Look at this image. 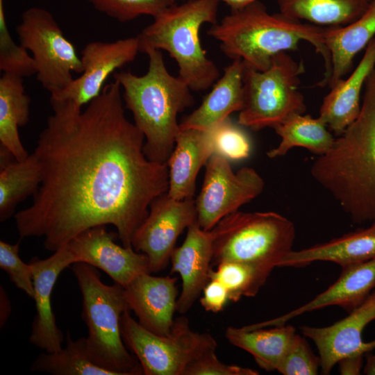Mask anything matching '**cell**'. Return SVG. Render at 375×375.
Listing matches in <instances>:
<instances>
[{"label":"cell","mask_w":375,"mask_h":375,"mask_svg":"<svg viewBox=\"0 0 375 375\" xmlns=\"http://www.w3.org/2000/svg\"><path fill=\"white\" fill-rule=\"evenodd\" d=\"M115 80L85 110L50 99L53 113L33 151L42 182L33 203L15 215L21 238H44L56 251L84 231L113 225L122 244L132 247L151 203L167 192V163L149 160L144 136L126 117Z\"/></svg>","instance_id":"obj_1"},{"label":"cell","mask_w":375,"mask_h":375,"mask_svg":"<svg viewBox=\"0 0 375 375\" xmlns=\"http://www.w3.org/2000/svg\"><path fill=\"white\" fill-rule=\"evenodd\" d=\"M310 173L353 223L375 220V65L358 117L315 160Z\"/></svg>","instance_id":"obj_2"},{"label":"cell","mask_w":375,"mask_h":375,"mask_svg":"<svg viewBox=\"0 0 375 375\" xmlns=\"http://www.w3.org/2000/svg\"><path fill=\"white\" fill-rule=\"evenodd\" d=\"M325 28L291 19L280 13L270 14L256 1L231 12L208 30L209 36L220 43L222 51L232 60L240 59L247 67L264 71L279 53L295 50L308 42L324 62V76L318 85L325 87L331 63L325 44Z\"/></svg>","instance_id":"obj_3"},{"label":"cell","mask_w":375,"mask_h":375,"mask_svg":"<svg viewBox=\"0 0 375 375\" xmlns=\"http://www.w3.org/2000/svg\"><path fill=\"white\" fill-rule=\"evenodd\" d=\"M149 58L144 75L121 72L113 74L122 90L124 107L144 136V151L154 162L167 163L180 131L178 115L192 106L191 89L178 76L168 72L160 50L145 47Z\"/></svg>","instance_id":"obj_4"},{"label":"cell","mask_w":375,"mask_h":375,"mask_svg":"<svg viewBox=\"0 0 375 375\" xmlns=\"http://www.w3.org/2000/svg\"><path fill=\"white\" fill-rule=\"evenodd\" d=\"M218 3L219 0H188L167 8L137 35L140 52L145 47L167 51L191 90H208L219 72L203 48L199 31L205 23H217Z\"/></svg>","instance_id":"obj_5"},{"label":"cell","mask_w":375,"mask_h":375,"mask_svg":"<svg viewBox=\"0 0 375 375\" xmlns=\"http://www.w3.org/2000/svg\"><path fill=\"white\" fill-rule=\"evenodd\" d=\"M71 266L83 297V318L88 330L86 342L92 356L117 375L143 374L121 334V317L129 309L124 288L116 283H103L97 268L88 264L76 262Z\"/></svg>","instance_id":"obj_6"},{"label":"cell","mask_w":375,"mask_h":375,"mask_svg":"<svg viewBox=\"0 0 375 375\" xmlns=\"http://www.w3.org/2000/svg\"><path fill=\"white\" fill-rule=\"evenodd\" d=\"M212 265L225 261L250 264L269 272L292 251L295 226L287 217L274 212L236 211L210 230Z\"/></svg>","instance_id":"obj_7"},{"label":"cell","mask_w":375,"mask_h":375,"mask_svg":"<svg viewBox=\"0 0 375 375\" xmlns=\"http://www.w3.org/2000/svg\"><path fill=\"white\" fill-rule=\"evenodd\" d=\"M305 72L287 51L276 55L271 66L258 71L245 66L243 74L244 106L238 123L258 131L275 127L294 114H303L306 106L299 90Z\"/></svg>","instance_id":"obj_8"},{"label":"cell","mask_w":375,"mask_h":375,"mask_svg":"<svg viewBox=\"0 0 375 375\" xmlns=\"http://www.w3.org/2000/svg\"><path fill=\"white\" fill-rule=\"evenodd\" d=\"M128 309L120 321L126 347L135 355L145 375H184L187 367L204 353L216 350L215 339L193 331L184 316L174 319L167 335L155 334L133 318Z\"/></svg>","instance_id":"obj_9"},{"label":"cell","mask_w":375,"mask_h":375,"mask_svg":"<svg viewBox=\"0 0 375 375\" xmlns=\"http://www.w3.org/2000/svg\"><path fill=\"white\" fill-rule=\"evenodd\" d=\"M16 32L20 44L33 55L37 80L51 96L69 86L74 80L73 72H83L76 47L46 9L32 7L26 10Z\"/></svg>","instance_id":"obj_10"},{"label":"cell","mask_w":375,"mask_h":375,"mask_svg":"<svg viewBox=\"0 0 375 375\" xmlns=\"http://www.w3.org/2000/svg\"><path fill=\"white\" fill-rule=\"evenodd\" d=\"M199 195L195 200L197 222L210 231L226 216L257 197L265 183L253 168L244 167L234 172L229 160L213 153L206 164Z\"/></svg>","instance_id":"obj_11"},{"label":"cell","mask_w":375,"mask_h":375,"mask_svg":"<svg viewBox=\"0 0 375 375\" xmlns=\"http://www.w3.org/2000/svg\"><path fill=\"white\" fill-rule=\"evenodd\" d=\"M196 221L193 197L176 200L166 192L153 201L132 239L133 248L147 257L151 273L167 266L178 236Z\"/></svg>","instance_id":"obj_12"},{"label":"cell","mask_w":375,"mask_h":375,"mask_svg":"<svg viewBox=\"0 0 375 375\" xmlns=\"http://www.w3.org/2000/svg\"><path fill=\"white\" fill-rule=\"evenodd\" d=\"M301 333L315 344L323 374L342 359L365 356L375 349V290L349 315L325 327L303 326Z\"/></svg>","instance_id":"obj_13"},{"label":"cell","mask_w":375,"mask_h":375,"mask_svg":"<svg viewBox=\"0 0 375 375\" xmlns=\"http://www.w3.org/2000/svg\"><path fill=\"white\" fill-rule=\"evenodd\" d=\"M140 51L138 37L113 42L93 41L81 51L83 72L69 86L50 99L69 100L82 108L97 97L114 72L133 62Z\"/></svg>","instance_id":"obj_14"},{"label":"cell","mask_w":375,"mask_h":375,"mask_svg":"<svg viewBox=\"0 0 375 375\" xmlns=\"http://www.w3.org/2000/svg\"><path fill=\"white\" fill-rule=\"evenodd\" d=\"M117 238V233L108 231L103 225L84 231L66 244L78 262L100 269L125 288L137 276L151 273L149 263L144 253L116 244Z\"/></svg>","instance_id":"obj_15"},{"label":"cell","mask_w":375,"mask_h":375,"mask_svg":"<svg viewBox=\"0 0 375 375\" xmlns=\"http://www.w3.org/2000/svg\"><path fill=\"white\" fill-rule=\"evenodd\" d=\"M76 262L78 260L67 244L46 259L34 257L28 262L33 272L35 307L29 342L46 352H55L62 348L64 336L56 322L51 295L60 274Z\"/></svg>","instance_id":"obj_16"},{"label":"cell","mask_w":375,"mask_h":375,"mask_svg":"<svg viewBox=\"0 0 375 375\" xmlns=\"http://www.w3.org/2000/svg\"><path fill=\"white\" fill-rule=\"evenodd\" d=\"M151 274H141L131 281L124 288L125 298L141 326L165 336L169 334L175 319L179 296L177 278Z\"/></svg>","instance_id":"obj_17"},{"label":"cell","mask_w":375,"mask_h":375,"mask_svg":"<svg viewBox=\"0 0 375 375\" xmlns=\"http://www.w3.org/2000/svg\"><path fill=\"white\" fill-rule=\"evenodd\" d=\"M342 269L335 282L303 306L283 315L243 327L252 330L281 326L303 313L331 306H340L349 312L375 290V258Z\"/></svg>","instance_id":"obj_18"},{"label":"cell","mask_w":375,"mask_h":375,"mask_svg":"<svg viewBox=\"0 0 375 375\" xmlns=\"http://www.w3.org/2000/svg\"><path fill=\"white\" fill-rule=\"evenodd\" d=\"M213 256L210 231L202 229L197 222L188 228L181 246L173 251L170 261L172 273H177L182 281L176 312L189 311L209 281Z\"/></svg>","instance_id":"obj_19"},{"label":"cell","mask_w":375,"mask_h":375,"mask_svg":"<svg viewBox=\"0 0 375 375\" xmlns=\"http://www.w3.org/2000/svg\"><path fill=\"white\" fill-rule=\"evenodd\" d=\"M374 65L375 38L367 44L361 60L350 75L331 87V91L324 98L319 117L335 135L342 133L358 117L361 92Z\"/></svg>","instance_id":"obj_20"},{"label":"cell","mask_w":375,"mask_h":375,"mask_svg":"<svg viewBox=\"0 0 375 375\" xmlns=\"http://www.w3.org/2000/svg\"><path fill=\"white\" fill-rule=\"evenodd\" d=\"M212 154L208 129L180 130L167 162V194L176 200L192 198L197 174Z\"/></svg>","instance_id":"obj_21"},{"label":"cell","mask_w":375,"mask_h":375,"mask_svg":"<svg viewBox=\"0 0 375 375\" xmlns=\"http://www.w3.org/2000/svg\"><path fill=\"white\" fill-rule=\"evenodd\" d=\"M375 258V220L363 228L308 248L290 251L280 267H301L315 261L334 262L342 268Z\"/></svg>","instance_id":"obj_22"},{"label":"cell","mask_w":375,"mask_h":375,"mask_svg":"<svg viewBox=\"0 0 375 375\" xmlns=\"http://www.w3.org/2000/svg\"><path fill=\"white\" fill-rule=\"evenodd\" d=\"M244 67L242 60H233L201 105L180 123V130L207 129L240 112L244 106Z\"/></svg>","instance_id":"obj_23"},{"label":"cell","mask_w":375,"mask_h":375,"mask_svg":"<svg viewBox=\"0 0 375 375\" xmlns=\"http://www.w3.org/2000/svg\"><path fill=\"white\" fill-rule=\"evenodd\" d=\"M324 38L331 56V70L326 83L331 88L351 71L356 56L375 38V0L350 24L325 28Z\"/></svg>","instance_id":"obj_24"},{"label":"cell","mask_w":375,"mask_h":375,"mask_svg":"<svg viewBox=\"0 0 375 375\" xmlns=\"http://www.w3.org/2000/svg\"><path fill=\"white\" fill-rule=\"evenodd\" d=\"M296 334L295 328L286 324L252 330L229 326L225 331L231 344L249 353L267 372L276 371Z\"/></svg>","instance_id":"obj_25"},{"label":"cell","mask_w":375,"mask_h":375,"mask_svg":"<svg viewBox=\"0 0 375 375\" xmlns=\"http://www.w3.org/2000/svg\"><path fill=\"white\" fill-rule=\"evenodd\" d=\"M30 103L23 78L3 73L0 78V143L17 160L29 155L20 140L18 128L29 121Z\"/></svg>","instance_id":"obj_26"},{"label":"cell","mask_w":375,"mask_h":375,"mask_svg":"<svg viewBox=\"0 0 375 375\" xmlns=\"http://www.w3.org/2000/svg\"><path fill=\"white\" fill-rule=\"evenodd\" d=\"M0 153V221L3 222L19 202L37 192L42 182V171L34 153L22 160H16L3 147Z\"/></svg>","instance_id":"obj_27"},{"label":"cell","mask_w":375,"mask_h":375,"mask_svg":"<svg viewBox=\"0 0 375 375\" xmlns=\"http://www.w3.org/2000/svg\"><path fill=\"white\" fill-rule=\"evenodd\" d=\"M372 0H277L280 12L299 21L328 27L342 26L359 18Z\"/></svg>","instance_id":"obj_28"},{"label":"cell","mask_w":375,"mask_h":375,"mask_svg":"<svg viewBox=\"0 0 375 375\" xmlns=\"http://www.w3.org/2000/svg\"><path fill=\"white\" fill-rule=\"evenodd\" d=\"M274 129L281 141L276 147L267 151L270 158L283 156L297 147L322 156L331 149L335 140L322 119L304 113L291 115Z\"/></svg>","instance_id":"obj_29"},{"label":"cell","mask_w":375,"mask_h":375,"mask_svg":"<svg viewBox=\"0 0 375 375\" xmlns=\"http://www.w3.org/2000/svg\"><path fill=\"white\" fill-rule=\"evenodd\" d=\"M31 369L52 375H117L94 360L88 348L86 338L73 340L69 332L65 347L55 352L41 353Z\"/></svg>","instance_id":"obj_30"},{"label":"cell","mask_w":375,"mask_h":375,"mask_svg":"<svg viewBox=\"0 0 375 375\" xmlns=\"http://www.w3.org/2000/svg\"><path fill=\"white\" fill-rule=\"evenodd\" d=\"M271 272L255 265L235 261L219 263L211 269L210 278L219 281L228 290L229 299L237 302L242 297H254Z\"/></svg>","instance_id":"obj_31"},{"label":"cell","mask_w":375,"mask_h":375,"mask_svg":"<svg viewBox=\"0 0 375 375\" xmlns=\"http://www.w3.org/2000/svg\"><path fill=\"white\" fill-rule=\"evenodd\" d=\"M240 126L228 117L207 128L213 153L220 155L228 160L247 158L251 151V142Z\"/></svg>","instance_id":"obj_32"},{"label":"cell","mask_w":375,"mask_h":375,"mask_svg":"<svg viewBox=\"0 0 375 375\" xmlns=\"http://www.w3.org/2000/svg\"><path fill=\"white\" fill-rule=\"evenodd\" d=\"M0 69L20 77L36 74L33 58L28 51L12 40L8 31L3 0H0Z\"/></svg>","instance_id":"obj_33"},{"label":"cell","mask_w":375,"mask_h":375,"mask_svg":"<svg viewBox=\"0 0 375 375\" xmlns=\"http://www.w3.org/2000/svg\"><path fill=\"white\" fill-rule=\"evenodd\" d=\"M97 10L121 22L131 21L140 15L155 17L176 0H85Z\"/></svg>","instance_id":"obj_34"},{"label":"cell","mask_w":375,"mask_h":375,"mask_svg":"<svg viewBox=\"0 0 375 375\" xmlns=\"http://www.w3.org/2000/svg\"><path fill=\"white\" fill-rule=\"evenodd\" d=\"M320 359L311 350L305 336L296 334L276 371L283 375H315Z\"/></svg>","instance_id":"obj_35"},{"label":"cell","mask_w":375,"mask_h":375,"mask_svg":"<svg viewBox=\"0 0 375 375\" xmlns=\"http://www.w3.org/2000/svg\"><path fill=\"white\" fill-rule=\"evenodd\" d=\"M19 242L10 244L0 241V268L8 274L10 281L29 297L33 298V272L29 263H25L19 255Z\"/></svg>","instance_id":"obj_36"},{"label":"cell","mask_w":375,"mask_h":375,"mask_svg":"<svg viewBox=\"0 0 375 375\" xmlns=\"http://www.w3.org/2000/svg\"><path fill=\"white\" fill-rule=\"evenodd\" d=\"M216 350L208 351L192 362L184 375H257V370L220 361Z\"/></svg>","instance_id":"obj_37"},{"label":"cell","mask_w":375,"mask_h":375,"mask_svg":"<svg viewBox=\"0 0 375 375\" xmlns=\"http://www.w3.org/2000/svg\"><path fill=\"white\" fill-rule=\"evenodd\" d=\"M201 293L200 303L208 312H221L230 301L226 288L219 281L215 278L209 279Z\"/></svg>","instance_id":"obj_38"},{"label":"cell","mask_w":375,"mask_h":375,"mask_svg":"<svg viewBox=\"0 0 375 375\" xmlns=\"http://www.w3.org/2000/svg\"><path fill=\"white\" fill-rule=\"evenodd\" d=\"M365 356L347 357L338 362L339 371L342 375H358L361 374L364 366Z\"/></svg>","instance_id":"obj_39"},{"label":"cell","mask_w":375,"mask_h":375,"mask_svg":"<svg viewBox=\"0 0 375 375\" xmlns=\"http://www.w3.org/2000/svg\"><path fill=\"white\" fill-rule=\"evenodd\" d=\"M10 312V305L8 298L4 291L1 288V326L6 323Z\"/></svg>","instance_id":"obj_40"},{"label":"cell","mask_w":375,"mask_h":375,"mask_svg":"<svg viewBox=\"0 0 375 375\" xmlns=\"http://www.w3.org/2000/svg\"><path fill=\"white\" fill-rule=\"evenodd\" d=\"M365 362L364 363L362 372L367 375H375V349L367 353L365 356Z\"/></svg>","instance_id":"obj_41"},{"label":"cell","mask_w":375,"mask_h":375,"mask_svg":"<svg viewBox=\"0 0 375 375\" xmlns=\"http://www.w3.org/2000/svg\"><path fill=\"white\" fill-rule=\"evenodd\" d=\"M226 3L231 9L236 10L242 9L258 0H219Z\"/></svg>","instance_id":"obj_42"}]
</instances>
